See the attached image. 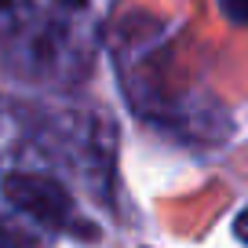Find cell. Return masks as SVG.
<instances>
[{
  "mask_svg": "<svg viewBox=\"0 0 248 248\" xmlns=\"http://www.w3.org/2000/svg\"><path fill=\"white\" fill-rule=\"evenodd\" d=\"M99 59L92 0H0V62L15 80L73 92Z\"/></svg>",
  "mask_w": 248,
  "mask_h": 248,
  "instance_id": "obj_1",
  "label": "cell"
},
{
  "mask_svg": "<svg viewBox=\"0 0 248 248\" xmlns=\"http://www.w3.org/2000/svg\"><path fill=\"white\" fill-rule=\"evenodd\" d=\"M33 139L55 164L106 186L113 179L117 128L92 109H37Z\"/></svg>",
  "mask_w": 248,
  "mask_h": 248,
  "instance_id": "obj_2",
  "label": "cell"
},
{
  "mask_svg": "<svg viewBox=\"0 0 248 248\" xmlns=\"http://www.w3.org/2000/svg\"><path fill=\"white\" fill-rule=\"evenodd\" d=\"M0 194L15 212H22L26 219L47 226V230L95 237V230L77 216L73 194L55 175H44V171H4L0 175Z\"/></svg>",
  "mask_w": 248,
  "mask_h": 248,
  "instance_id": "obj_3",
  "label": "cell"
},
{
  "mask_svg": "<svg viewBox=\"0 0 248 248\" xmlns=\"http://www.w3.org/2000/svg\"><path fill=\"white\" fill-rule=\"evenodd\" d=\"M219 15L230 26H248V0H219Z\"/></svg>",
  "mask_w": 248,
  "mask_h": 248,
  "instance_id": "obj_4",
  "label": "cell"
},
{
  "mask_svg": "<svg viewBox=\"0 0 248 248\" xmlns=\"http://www.w3.org/2000/svg\"><path fill=\"white\" fill-rule=\"evenodd\" d=\"M33 237L22 230H15V226L8 223V219H0V248H30Z\"/></svg>",
  "mask_w": 248,
  "mask_h": 248,
  "instance_id": "obj_5",
  "label": "cell"
},
{
  "mask_svg": "<svg viewBox=\"0 0 248 248\" xmlns=\"http://www.w3.org/2000/svg\"><path fill=\"white\" fill-rule=\"evenodd\" d=\"M233 233H237L241 245H248V208L237 212V219H233Z\"/></svg>",
  "mask_w": 248,
  "mask_h": 248,
  "instance_id": "obj_6",
  "label": "cell"
}]
</instances>
